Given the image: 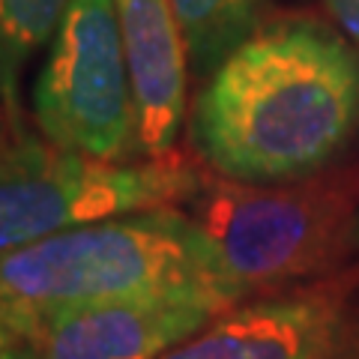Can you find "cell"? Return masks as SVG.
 I'll return each instance as SVG.
<instances>
[{
    "label": "cell",
    "instance_id": "6da1fadb",
    "mask_svg": "<svg viewBox=\"0 0 359 359\" xmlns=\"http://www.w3.org/2000/svg\"><path fill=\"white\" fill-rule=\"evenodd\" d=\"M356 126V48L327 21L287 13L207 78L189 135L216 177L269 186L320 174Z\"/></svg>",
    "mask_w": 359,
    "mask_h": 359
},
{
    "label": "cell",
    "instance_id": "7a4b0ae2",
    "mask_svg": "<svg viewBox=\"0 0 359 359\" xmlns=\"http://www.w3.org/2000/svg\"><path fill=\"white\" fill-rule=\"evenodd\" d=\"M240 297L210 237L180 207L81 224L0 257V323L9 341L66 309L171 299L222 314Z\"/></svg>",
    "mask_w": 359,
    "mask_h": 359
},
{
    "label": "cell",
    "instance_id": "3957f363",
    "mask_svg": "<svg viewBox=\"0 0 359 359\" xmlns=\"http://www.w3.org/2000/svg\"><path fill=\"white\" fill-rule=\"evenodd\" d=\"M356 195L351 177L311 174L269 186L201 177L186 212L245 297L327 264L351 231Z\"/></svg>",
    "mask_w": 359,
    "mask_h": 359
},
{
    "label": "cell",
    "instance_id": "277c9868",
    "mask_svg": "<svg viewBox=\"0 0 359 359\" xmlns=\"http://www.w3.org/2000/svg\"><path fill=\"white\" fill-rule=\"evenodd\" d=\"M201 177L177 153L102 162L21 135L0 153V257L102 219L177 207Z\"/></svg>",
    "mask_w": 359,
    "mask_h": 359
},
{
    "label": "cell",
    "instance_id": "5b68a950",
    "mask_svg": "<svg viewBox=\"0 0 359 359\" xmlns=\"http://www.w3.org/2000/svg\"><path fill=\"white\" fill-rule=\"evenodd\" d=\"M33 120L60 150L138 162V114L117 0H72L33 84Z\"/></svg>",
    "mask_w": 359,
    "mask_h": 359
},
{
    "label": "cell",
    "instance_id": "8992f818",
    "mask_svg": "<svg viewBox=\"0 0 359 359\" xmlns=\"http://www.w3.org/2000/svg\"><path fill=\"white\" fill-rule=\"evenodd\" d=\"M216 318L195 302L129 299L66 309L25 327L13 344L36 359H159Z\"/></svg>",
    "mask_w": 359,
    "mask_h": 359
},
{
    "label": "cell",
    "instance_id": "52a82bcc",
    "mask_svg": "<svg viewBox=\"0 0 359 359\" xmlns=\"http://www.w3.org/2000/svg\"><path fill=\"white\" fill-rule=\"evenodd\" d=\"M117 15L138 114L141 159H162L174 153L186 120L192 66L183 30L171 0H117Z\"/></svg>",
    "mask_w": 359,
    "mask_h": 359
},
{
    "label": "cell",
    "instance_id": "ba28073f",
    "mask_svg": "<svg viewBox=\"0 0 359 359\" xmlns=\"http://www.w3.org/2000/svg\"><path fill=\"white\" fill-rule=\"evenodd\" d=\"M339 309L323 294L276 297L216 314L159 359H330Z\"/></svg>",
    "mask_w": 359,
    "mask_h": 359
},
{
    "label": "cell",
    "instance_id": "9c48e42d",
    "mask_svg": "<svg viewBox=\"0 0 359 359\" xmlns=\"http://www.w3.org/2000/svg\"><path fill=\"white\" fill-rule=\"evenodd\" d=\"M192 75L207 78L264 25L266 0H171Z\"/></svg>",
    "mask_w": 359,
    "mask_h": 359
},
{
    "label": "cell",
    "instance_id": "30bf717a",
    "mask_svg": "<svg viewBox=\"0 0 359 359\" xmlns=\"http://www.w3.org/2000/svg\"><path fill=\"white\" fill-rule=\"evenodd\" d=\"M69 4L72 0H0V93L18 123L21 75L42 48H48Z\"/></svg>",
    "mask_w": 359,
    "mask_h": 359
},
{
    "label": "cell",
    "instance_id": "8fae6325",
    "mask_svg": "<svg viewBox=\"0 0 359 359\" xmlns=\"http://www.w3.org/2000/svg\"><path fill=\"white\" fill-rule=\"evenodd\" d=\"M332 21L353 45H359V0H323Z\"/></svg>",
    "mask_w": 359,
    "mask_h": 359
},
{
    "label": "cell",
    "instance_id": "7c38bea8",
    "mask_svg": "<svg viewBox=\"0 0 359 359\" xmlns=\"http://www.w3.org/2000/svg\"><path fill=\"white\" fill-rule=\"evenodd\" d=\"M21 135H25L21 132V123L13 117V111H9L4 93H0V153H4L15 138H21Z\"/></svg>",
    "mask_w": 359,
    "mask_h": 359
},
{
    "label": "cell",
    "instance_id": "4fadbf2b",
    "mask_svg": "<svg viewBox=\"0 0 359 359\" xmlns=\"http://www.w3.org/2000/svg\"><path fill=\"white\" fill-rule=\"evenodd\" d=\"M0 359H36V353H30L25 344H9L0 351Z\"/></svg>",
    "mask_w": 359,
    "mask_h": 359
},
{
    "label": "cell",
    "instance_id": "5bb4252c",
    "mask_svg": "<svg viewBox=\"0 0 359 359\" xmlns=\"http://www.w3.org/2000/svg\"><path fill=\"white\" fill-rule=\"evenodd\" d=\"M13 341H9V332H6V327L4 323H0V351H4V347H9Z\"/></svg>",
    "mask_w": 359,
    "mask_h": 359
}]
</instances>
